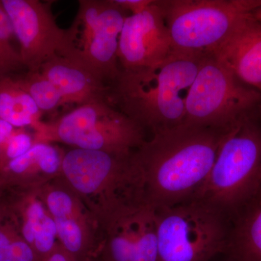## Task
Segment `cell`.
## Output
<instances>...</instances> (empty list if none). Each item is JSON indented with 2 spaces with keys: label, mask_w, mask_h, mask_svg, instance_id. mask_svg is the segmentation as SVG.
<instances>
[{
  "label": "cell",
  "mask_w": 261,
  "mask_h": 261,
  "mask_svg": "<svg viewBox=\"0 0 261 261\" xmlns=\"http://www.w3.org/2000/svg\"><path fill=\"white\" fill-rule=\"evenodd\" d=\"M36 142L128 154L145 142V128L108 102L75 106L33 130Z\"/></svg>",
  "instance_id": "obj_6"
},
{
  "label": "cell",
  "mask_w": 261,
  "mask_h": 261,
  "mask_svg": "<svg viewBox=\"0 0 261 261\" xmlns=\"http://www.w3.org/2000/svg\"><path fill=\"white\" fill-rule=\"evenodd\" d=\"M0 261H41L25 242L18 224L0 197Z\"/></svg>",
  "instance_id": "obj_20"
},
{
  "label": "cell",
  "mask_w": 261,
  "mask_h": 261,
  "mask_svg": "<svg viewBox=\"0 0 261 261\" xmlns=\"http://www.w3.org/2000/svg\"><path fill=\"white\" fill-rule=\"evenodd\" d=\"M228 215L201 199L156 209L159 261H211L227 250Z\"/></svg>",
  "instance_id": "obj_5"
},
{
  "label": "cell",
  "mask_w": 261,
  "mask_h": 261,
  "mask_svg": "<svg viewBox=\"0 0 261 261\" xmlns=\"http://www.w3.org/2000/svg\"><path fill=\"white\" fill-rule=\"evenodd\" d=\"M173 51L161 1L153 0L144 11L128 15L118 45L121 69L152 66L166 60Z\"/></svg>",
  "instance_id": "obj_13"
},
{
  "label": "cell",
  "mask_w": 261,
  "mask_h": 261,
  "mask_svg": "<svg viewBox=\"0 0 261 261\" xmlns=\"http://www.w3.org/2000/svg\"><path fill=\"white\" fill-rule=\"evenodd\" d=\"M20 46L24 68L39 71L46 62L63 56L66 29L60 28L51 11V1L1 0Z\"/></svg>",
  "instance_id": "obj_11"
},
{
  "label": "cell",
  "mask_w": 261,
  "mask_h": 261,
  "mask_svg": "<svg viewBox=\"0 0 261 261\" xmlns=\"http://www.w3.org/2000/svg\"><path fill=\"white\" fill-rule=\"evenodd\" d=\"M207 55L173 51L145 68L121 69L109 84L108 102L152 133L183 123L189 91Z\"/></svg>",
  "instance_id": "obj_2"
},
{
  "label": "cell",
  "mask_w": 261,
  "mask_h": 261,
  "mask_svg": "<svg viewBox=\"0 0 261 261\" xmlns=\"http://www.w3.org/2000/svg\"><path fill=\"white\" fill-rule=\"evenodd\" d=\"M92 261H102L100 260V259H99V257H95V258L93 259V260H92Z\"/></svg>",
  "instance_id": "obj_30"
},
{
  "label": "cell",
  "mask_w": 261,
  "mask_h": 261,
  "mask_svg": "<svg viewBox=\"0 0 261 261\" xmlns=\"http://www.w3.org/2000/svg\"><path fill=\"white\" fill-rule=\"evenodd\" d=\"M126 11L130 12V15L137 14L144 11L152 4L153 0H115Z\"/></svg>",
  "instance_id": "obj_24"
},
{
  "label": "cell",
  "mask_w": 261,
  "mask_h": 261,
  "mask_svg": "<svg viewBox=\"0 0 261 261\" xmlns=\"http://www.w3.org/2000/svg\"><path fill=\"white\" fill-rule=\"evenodd\" d=\"M35 142L34 132H29L27 128H15L0 154V169L28 152Z\"/></svg>",
  "instance_id": "obj_23"
},
{
  "label": "cell",
  "mask_w": 261,
  "mask_h": 261,
  "mask_svg": "<svg viewBox=\"0 0 261 261\" xmlns=\"http://www.w3.org/2000/svg\"><path fill=\"white\" fill-rule=\"evenodd\" d=\"M65 152L56 144L36 142L28 152L0 169V190L39 189L60 177Z\"/></svg>",
  "instance_id": "obj_16"
},
{
  "label": "cell",
  "mask_w": 261,
  "mask_h": 261,
  "mask_svg": "<svg viewBox=\"0 0 261 261\" xmlns=\"http://www.w3.org/2000/svg\"><path fill=\"white\" fill-rule=\"evenodd\" d=\"M15 128V127L12 126L10 123L0 119V154L14 132Z\"/></svg>",
  "instance_id": "obj_26"
},
{
  "label": "cell",
  "mask_w": 261,
  "mask_h": 261,
  "mask_svg": "<svg viewBox=\"0 0 261 261\" xmlns=\"http://www.w3.org/2000/svg\"><path fill=\"white\" fill-rule=\"evenodd\" d=\"M133 152L125 154L76 148L65 151L61 177L100 226L121 207L142 204Z\"/></svg>",
  "instance_id": "obj_3"
},
{
  "label": "cell",
  "mask_w": 261,
  "mask_h": 261,
  "mask_svg": "<svg viewBox=\"0 0 261 261\" xmlns=\"http://www.w3.org/2000/svg\"><path fill=\"white\" fill-rule=\"evenodd\" d=\"M17 80L42 113L51 112L65 104L60 91L40 71H28Z\"/></svg>",
  "instance_id": "obj_21"
},
{
  "label": "cell",
  "mask_w": 261,
  "mask_h": 261,
  "mask_svg": "<svg viewBox=\"0 0 261 261\" xmlns=\"http://www.w3.org/2000/svg\"><path fill=\"white\" fill-rule=\"evenodd\" d=\"M42 261H77L73 255L65 250L61 244L58 243L53 250Z\"/></svg>",
  "instance_id": "obj_25"
},
{
  "label": "cell",
  "mask_w": 261,
  "mask_h": 261,
  "mask_svg": "<svg viewBox=\"0 0 261 261\" xmlns=\"http://www.w3.org/2000/svg\"><path fill=\"white\" fill-rule=\"evenodd\" d=\"M226 130L181 123L152 133L132 155L142 203L156 210L195 199Z\"/></svg>",
  "instance_id": "obj_1"
},
{
  "label": "cell",
  "mask_w": 261,
  "mask_h": 261,
  "mask_svg": "<svg viewBox=\"0 0 261 261\" xmlns=\"http://www.w3.org/2000/svg\"><path fill=\"white\" fill-rule=\"evenodd\" d=\"M15 39L9 17L0 1V77L24 68L20 51L15 47Z\"/></svg>",
  "instance_id": "obj_22"
},
{
  "label": "cell",
  "mask_w": 261,
  "mask_h": 261,
  "mask_svg": "<svg viewBox=\"0 0 261 261\" xmlns=\"http://www.w3.org/2000/svg\"><path fill=\"white\" fill-rule=\"evenodd\" d=\"M252 16L261 23V6L252 12Z\"/></svg>",
  "instance_id": "obj_27"
},
{
  "label": "cell",
  "mask_w": 261,
  "mask_h": 261,
  "mask_svg": "<svg viewBox=\"0 0 261 261\" xmlns=\"http://www.w3.org/2000/svg\"><path fill=\"white\" fill-rule=\"evenodd\" d=\"M50 213L58 242L77 261H92L99 255L102 231L93 214L60 177L39 189Z\"/></svg>",
  "instance_id": "obj_10"
},
{
  "label": "cell",
  "mask_w": 261,
  "mask_h": 261,
  "mask_svg": "<svg viewBox=\"0 0 261 261\" xmlns=\"http://www.w3.org/2000/svg\"><path fill=\"white\" fill-rule=\"evenodd\" d=\"M223 256H224V260H223L222 261H231V260H229V259H228V257L226 256V255H225V253L224 254V255H223Z\"/></svg>",
  "instance_id": "obj_28"
},
{
  "label": "cell",
  "mask_w": 261,
  "mask_h": 261,
  "mask_svg": "<svg viewBox=\"0 0 261 261\" xmlns=\"http://www.w3.org/2000/svg\"><path fill=\"white\" fill-rule=\"evenodd\" d=\"M257 195L260 196V197H261V179H260V187H259V190H258V192H257Z\"/></svg>",
  "instance_id": "obj_29"
},
{
  "label": "cell",
  "mask_w": 261,
  "mask_h": 261,
  "mask_svg": "<svg viewBox=\"0 0 261 261\" xmlns=\"http://www.w3.org/2000/svg\"><path fill=\"white\" fill-rule=\"evenodd\" d=\"M260 101V92L207 55L189 91L183 123L226 130Z\"/></svg>",
  "instance_id": "obj_9"
},
{
  "label": "cell",
  "mask_w": 261,
  "mask_h": 261,
  "mask_svg": "<svg viewBox=\"0 0 261 261\" xmlns=\"http://www.w3.org/2000/svg\"><path fill=\"white\" fill-rule=\"evenodd\" d=\"M173 51L210 55L261 0H161Z\"/></svg>",
  "instance_id": "obj_7"
},
{
  "label": "cell",
  "mask_w": 261,
  "mask_h": 261,
  "mask_svg": "<svg viewBox=\"0 0 261 261\" xmlns=\"http://www.w3.org/2000/svg\"><path fill=\"white\" fill-rule=\"evenodd\" d=\"M127 11L115 0H80L73 23L66 29L63 57L93 72L109 85L121 68L118 51Z\"/></svg>",
  "instance_id": "obj_8"
},
{
  "label": "cell",
  "mask_w": 261,
  "mask_h": 261,
  "mask_svg": "<svg viewBox=\"0 0 261 261\" xmlns=\"http://www.w3.org/2000/svg\"><path fill=\"white\" fill-rule=\"evenodd\" d=\"M102 261H159L155 210L144 204L121 207L102 226Z\"/></svg>",
  "instance_id": "obj_12"
},
{
  "label": "cell",
  "mask_w": 261,
  "mask_h": 261,
  "mask_svg": "<svg viewBox=\"0 0 261 261\" xmlns=\"http://www.w3.org/2000/svg\"><path fill=\"white\" fill-rule=\"evenodd\" d=\"M39 71L60 91L65 104L80 106L91 102H108L109 85L70 58L53 57L42 65Z\"/></svg>",
  "instance_id": "obj_17"
},
{
  "label": "cell",
  "mask_w": 261,
  "mask_h": 261,
  "mask_svg": "<svg viewBox=\"0 0 261 261\" xmlns=\"http://www.w3.org/2000/svg\"><path fill=\"white\" fill-rule=\"evenodd\" d=\"M3 197L24 240L41 261L59 243L56 224L39 189H8Z\"/></svg>",
  "instance_id": "obj_15"
},
{
  "label": "cell",
  "mask_w": 261,
  "mask_h": 261,
  "mask_svg": "<svg viewBox=\"0 0 261 261\" xmlns=\"http://www.w3.org/2000/svg\"><path fill=\"white\" fill-rule=\"evenodd\" d=\"M210 55L240 82L261 93V23L252 13Z\"/></svg>",
  "instance_id": "obj_14"
},
{
  "label": "cell",
  "mask_w": 261,
  "mask_h": 261,
  "mask_svg": "<svg viewBox=\"0 0 261 261\" xmlns=\"http://www.w3.org/2000/svg\"><path fill=\"white\" fill-rule=\"evenodd\" d=\"M231 261H261V197L242 209L230 233L225 252Z\"/></svg>",
  "instance_id": "obj_18"
},
{
  "label": "cell",
  "mask_w": 261,
  "mask_h": 261,
  "mask_svg": "<svg viewBox=\"0 0 261 261\" xmlns=\"http://www.w3.org/2000/svg\"><path fill=\"white\" fill-rule=\"evenodd\" d=\"M42 113L17 79L0 77V119L15 128L34 130L42 121Z\"/></svg>",
  "instance_id": "obj_19"
},
{
  "label": "cell",
  "mask_w": 261,
  "mask_h": 261,
  "mask_svg": "<svg viewBox=\"0 0 261 261\" xmlns=\"http://www.w3.org/2000/svg\"><path fill=\"white\" fill-rule=\"evenodd\" d=\"M260 179L261 132L245 116L226 130L208 177L195 198L229 215L256 197Z\"/></svg>",
  "instance_id": "obj_4"
}]
</instances>
